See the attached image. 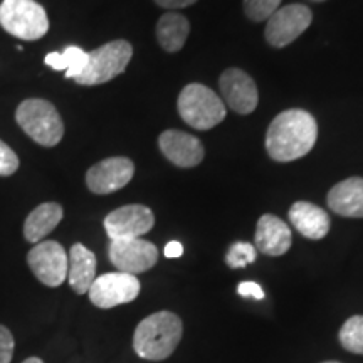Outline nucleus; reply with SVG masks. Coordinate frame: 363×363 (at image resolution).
Here are the masks:
<instances>
[{
	"label": "nucleus",
	"mask_w": 363,
	"mask_h": 363,
	"mask_svg": "<svg viewBox=\"0 0 363 363\" xmlns=\"http://www.w3.org/2000/svg\"><path fill=\"white\" fill-rule=\"evenodd\" d=\"M283 0H244V13L252 22H264L278 11Z\"/></svg>",
	"instance_id": "nucleus-23"
},
{
	"label": "nucleus",
	"mask_w": 363,
	"mask_h": 363,
	"mask_svg": "<svg viewBox=\"0 0 363 363\" xmlns=\"http://www.w3.org/2000/svg\"><path fill=\"white\" fill-rule=\"evenodd\" d=\"M190 22L185 16L177 12H167L157 22V39L167 52H179L187 43Z\"/></svg>",
	"instance_id": "nucleus-20"
},
{
	"label": "nucleus",
	"mask_w": 363,
	"mask_h": 363,
	"mask_svg": "<svg viewBox=\"0 0 363 363\" xmlns=\"http://www.w3.org/2000/svg\"><path fill=\"white\" fill-rule=\"evenodd\" d=\"M131 56H133V48L128 40H111L88 52V65L74 81L81 86L108 83L125 72Z\"/></svg>",
	"instance_id": "nucleus-5"
},
{
	"label": "nucleus",
	"mask_w": 363,
	"mask_h": 363,
	"mask_svg": "<svg viewBox=\"0 0 363 363\" xmlns=\"http://www.w3.org/2000/svg\"><path fill=\"white\" fill-rule=\"evenodd\" d=\"M140 281L133 274L126 272H106L93 281L89 288V299L96 308L110 310V308L126 305L138 298Z\"/></svg>",
	"instance_id": "nucleus-7"
},
{
	"label": "nucleus",
	"mask_w": 363,
	"mask_h": 363,
	"mask_svg": "<svg viewBox=\"0 0 363 363\" xmlns=\"http://www.w3.org/2000/svg\"><path fill=\"white\" fill-rule=\"evenodd\" d=\"M289 220L306 239L320 240L330 233V216L311 202L299 201L289 208Z\"/></svg>",
	"instance_id": "nucleus-17"
},
{
	"label": "nucleus",
	"mask_w": 363,
	"mask_h": 363,
	"mask_svg": "<svg viewBox=\"0 0 363 363\" xmlns=\"http://www.w3.org/2000/svg\"><path fill=\"white\" fill-rule=\"evenodd\" d=\"M96 279V256L83 244H74L67 256V281L76 294H86Z\"/></svg>",
	"instance_id": "nucleus-18"
},
{
	"label": "nucleus",
	"mask_w": 363,
	"mask_h": 363,
	"mask_svg": "<svg viewBox=\"0 0 363 363\" xmlns=\"http://www.w3.org/2000/svg\"><path fill=\"white\" fill-rule=\"evenodd\" d=\"M311 21L313 13L310 7L303 4H289L286 7H279L267 19L266 40L276 49L286 48L305 33Z\"/></svg>",
	"instance_id": "nucleus-8"
},
{
	"label": "nucleus",
	"mask_w": 363,
	"mask_h": 363,
	"mask_svg": "<svg viewBox=\"0 0 363 363\" xmlns=\"http://www.w3.org/2000/svg\"><path fill=\"white\" fill-rule=\"evenodd\" d=\"M44 62L56 71H66V78L76 79L88 65V52L76 45H69L65 52H49Z\"/></svg>",
	"instance_id": "nucleus-21"
},
{
	"label": "nucleus",
	"mask_w": 363,
	"mask_h": 363,
	"mask_svg": "<svg viewBox=\"0 0 363 363\" xmlns=\"http://www.w3.org/2000/svg\"><path fill=\"white\" fill-rule=\"evenodd\" d=\"M27 264L40 283L57 288L67 278V252L56 240H40L27 254Z\"/></svg>",
	"instance_id": "nucleus-9"
},
{
	"label": "nucleus",
	"mask_w": 363,
	"mask_h": 363,
	"mask_svg": "<svg viewBox=\"0 0 363 363\" xmlns=\"http://www.w3.org/2000/svg\"><path fill=\"white\" fill-rule=\"evenodd\" d=\"M182 333H184V325L175 313H153L136 326L133 335L135 353L143 360H165L179 347Z\"/></svg>",
	"instance_id": "nucleus-2"
},
{
	"label": "nucleus",
	"mask_w": 363,
	"mask_h": 363,
	"mask_svg": "<svg viewBox=\"0 0 363 363\" xmlns=\"http://www.w3.org/2000/svg\"><path fill=\"white\" fill-rule=\"evenodd\" d=\"M291 229L278 216L264 214L257 220L254 247L266 256H283L291 247Z\"/></svg>",
	"instance_id": "nucleus-15"
},
{
	"label": "nucleus",
	"mask_w": 363,
	"mask_h": 363,
	"mask_svg": "<svg viewBox=\"0 0 363 363\" xmlns=\"http://www.w3.org/2000/svg\"><path fill=\"white\" fill-rule=\"evenodd\" d=\"M177 110L182 120L194 130H211L225 118V104L207 86L187 84L177 99Z\"/></svg>",
	"instance_id": "nucleus-3"
},
{
	"label": "nucleus",
	"mask_w": 363,
	"mask_h": 363,
	"mask_svg": "<svg viewBox=\"0 0 363 363\" xmlns=\"http://www.w3.org/2000/svg\"><path fill=\"white\" fill-rule=\"evenodd\" d=\"M19 169V157L13 150L0 140V177L13 175Z\"/></svg>",
	"instance_id": "nucleus-25"
},
{
	"label": "nucleus",
	"mask_w": 363,
	"mask_h": 363,
	"mask_svg": "<svg viewBox=\"0 0 363 363\" xmlns=\"http://www.w3.org/2000/svg\"><path fill=\"white\" fill-rule=\"evenodd\" d=\"M340 343L345 350L363 355V316H352L340 330Z\"/></svg>",
	"instance_id": "nucleus-22"
},
{
	"label": "nucleus",
	"mask_w": 363,
	"mask_h": 363,
	"mask_svg": "<svg viewBox=\"0 0 363 363\" xmlns=\"http://www.w3.org/2000/svg\"><path fill=\"white\" fill-rule=\"evenodd\" d=\"M238 293L242 298H252V299H264V291L257 283L254 281H242L238 286Z\"/></svg>",
	"instance_id": "nucleus-27"
},
{
	"label": "nucleus",
	"mask_w": 363,
	"mask_h": 363,
	"mask_svg": "<svg viewBox=\"0 0 363 363\" xmlns=\"http://www.w3.org/2000/svg\"><path fill=\"white\" fill-rule=\"evenodd\" d=\"M323 363H340V362H323Z\"/></svg>",
	"instance_id": "nucleus-31"
},
{
	"label": "nucleus",
	"mask_w": 363,
	"mask_h": 363,
	"mask_svg": "<svg viewBox=\"0 0 363 363\" xmlns=\"http://www.w3.org/2000/svg\"><path fill=\"white\" fill-rule=\"evenodd\" d=\"M219 86L224 104H227L233 111L239 113V115H249L256 110L259 93H257V86L254 79L246 71L229 67L222 72Z\"/></svg>",
	"instance_id": "nucleus-13"
},
{
	"label": "nucleus",
	"mask_w": 363,
	"mask_h": 363,
	"mask_svg": "<svg viewBox=\"0 0 363 363\" xmlns=\"http://www.w3.org/2000/svg\"><path fill=\"white\" fill-rule=\"evenodd\" d=\"M315 116L305 110H286L271 121L266 150L276 162H293L308 155L316 143Z\"/></svg>",
	"instance_id": "nucleus-1"
},
{
	"label": "nucleus",
	"mask_w": 363,
	"mask_h": 363,
	"mask_svg": "<svg viewBox=\"0 0 363 363\" xmlns=\"http://www.w3.org/2000/svg\"><path fill=\"white\" fill-rule=\"evenodd\" d=\"M328 207L335 214L362 219L363 217V179L352 177L335 185L326 197Z\"/></svg>",
	"instance_id": "nucleus-16"
},
{
	"label": "nucleus",
	"mask_w": 363,
	"mask_h": 363,
	"mask_svg": "<svg viewBox=\"0 0 363 363\" xmlns=\"http://www.w3.org/2000/svg\"><path fill=\"white\" fill-rule=\"evenodd\" d=\"M163 252H165V257H169V259H175V257H180L184 254V246H182L179 240H170Z\"/></svg>",
	"instance_id": "nucleus-29"
},
{
	"label": "nucleus",
	"mask_w": 363,
	"mask_h": 363,
	"mask_svg": "<svg viewBox=\"0 0 363 363\" xmlns=\"http://www.w3.org/2000/svg\"><path fill=\"white\" fill-rule=\"evenodd\" d=\"M17 125L40 147H56L65 136V123L52 103L40 98L26 99L16 111Z\"/></svg>",
	"instance_id": "nucleus-4"
},
{
	"label": "nucleus",
	"mask_w": 363,
	"mask_h": 363,
	"mask_svg": "<svg viewBox=\"0 0 363 363\" xmlns=\"http://www.w3.org/2000/svg\"><path fill=\"white\" fill-rule=\"evenodd\" d=\"M0 26L13 38L38 40L49 30V19L35 0H4L0 4Z\"/></svg>",
	"instance_id": "nucleus-6"
},
{
	"label": "nucleus",
	"mask_w": 363,
	"mask_h": 363,
	"mask_svg": "<svg viewBox=\"0 0 363 363\" xmlns=\"http://www.w3.org/2000/svg\"><path fill=\"white\" fill-rule=\"evenodd\" d=\"M13 348H16V342H13V335L7 326L0 325V363H11L13 357Z\"/></svg>",
	"instance_id": "nucleus-26"
},
{
	"label": "nucleus",
	"mask_w": 363,
	"mask_h": 363,
	"mask_svg": "<svg viewBox=\"0 0 363 363\" xmlns=\"http://www.w3.org/2000/svg\"><path fill=\"white\" fill-rule=\"evenodd\" d=\"M108 256L118 271L136 276L157 264L158 249L155 244L142 238L120 239L111 240Z\"/></svg>",
	"instance_id": "nucleus-10"
},
{
	"label": "nucleus",
	"mask_w": 363,
	"mask_h": 363,
	"mask_svg": "<svg viewBox=\"0 0 363 363\" xmlns=\"http://www.w3.org/2000/svg\"><path fill=\"white\" fill-rule=\"evenodd\" d=\"M22 363H44V362L40 360V358H38V357H30V358H27V360L22 362Z\"/></svg>",
	"instance_id": "nucleus-30"
},
{
	"label": "nucleus",
	"mask_w": 363,
	"mask_h": 363,
	"mask_svg": "<svg viewBox=\"0 0 363 363\" xmlns=\"http://www.w3.org/2000/svg\"><path fill=\"white\" fill-rule=\"evenodd\" d=\"M256 247L249 242H235L230 246L229 251L225 254L227 266L233 269H239V267H246L247 264H252L256 261Z\"/></svg>",
	"instance_id": "nucleus-24"
},
{
	"label": "nucleus",
	"mask_w": 363,
	"mask_h": 363,
	"mask_svg": "<svg viewBox=\"0 0 363 363\" xmlns=\"http://www.w3.org/2000/svg\"><path fill=\"white\" fill-rule=\"evenodd\" d=\"M155 225V216L148 207L131 203L110 212L104 219V230L111 240L142 238Z\"/></svg>",
	"instance_id": "nucleus-11"
},
{
	"label": "nucleus",
	"mask_w": 363,
	"mask_h": 363,
	"mask_svg": "<svg viewBox=\"0 0 363 363\" xmlns=\"http://www.w3.org/2000/svg\"><path fill=\"white\" fill-rule=\"evenodd\" d=\"M158 147L167 160L180 169L197 167L206 157L201 140L179 130L163 131L158 138Z\"/></svg>",
	"instance_id": "nucleus-14"
},
{
	"label": "nucleus",
	"mask_w": 363,
	"mask_h": 363,
	"mask_svg": "<svg viewBox=\"0 0 363 363\" xmlns=\"http://www.w3.org/2000/svg\"><path fill=\"white\" fill-rule=\"evenodd\" d=\"M197 0H155L157 6H160L163 9H184V7H190Z\"/></svg>",
	"instance_id": "nucleus-28"
},
{
	"label": "nucleus",
	"mask_w": 363,
	"mask_h": 363,
	"mask_svg": "<svg viewBox=\"0 0 363 363\" xmlns=\"http://www.w3.org/2000/svg\"><path fill=\"white\" fill-rule=\"evenodd\" d=\"M135 163L126 157H111L98 162L86 174V185L93 194L108 195L118 192L133 179Z\"/></svg>",
	"instance_id": "nucleus-12"
},
{
	"label": "nucleus",
	"mask_w": 363,
	"mask_h": 363,
	"mask_svg": "<svg viewBox=\"0 0 363 363\" xmlns=\"http://www.w3.org/2000/svg\"><path fill=\"white\" fill-rule=\"evenodd\" d=\"M62 207L56 202H45L35 207L24 222V238L27 242L39 244L62 220Z\"/></svg>",
	"instance_id": "nucleus-19"
},
{
	"label": "nucleus",
	"mask_w": 363,
	"mask_h": 363,
	"mask_svg": "<svg viewBox=\"0 0 363 363\" xmlns=\"http://www.w3.org/2000/svg\"><path fill=\"white\" fill-rule=\"evenodd\" d=\"M313 2H323V0H313Z\"/></svg>",
	"instance_id": "nucleus-32"
}]
</instances>
